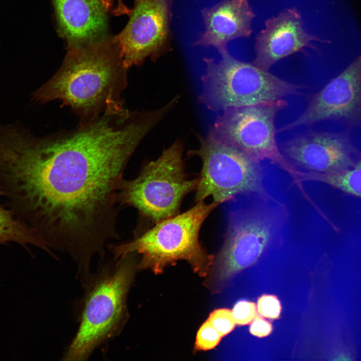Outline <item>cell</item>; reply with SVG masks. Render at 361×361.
Instances as JSON below:
<instances>
[{
    "mask_svg": "<svg viewBox=\"0 0 361 361\" xmlns=\"http://www.w3.org/2000/svg\"><path fill=\"white\" fill-rule=\"evenodd\" d=\"M149 112H106L76 129L36 136L0 127V196L52 250L87 261L119 238L116 197L129 159L155 126Z\"/></svg>",
    "mask_w": 361,
    "mask_h": 361,
    "instance_id": "6da1fadb",
    "label": "cell"
},
{
    "mask_svg": "<svg viewBox=\"0 0 361 361\" xmlns=\"http://www.w3.org/2000/svg\"><path fill=\"white\" fill-rule=\"evenodd\" d=\"M127 70L113 41L69 46L60 68L33 93L32 100H60L79 116V125H85L104 113L126 109L121 95Z\"/></svg>",
    "mask_w": 361,
    "mask_h": 361,
    "instance_id": "7a4b0ae2",
    "label": "cell"
},
{
    "mask_svg": "<svg viewBox=\"0 0 361 361\" xmlns=\"http://www.w3.org/2000/svg\"><path fill=\"white\" fill-rule=\"evenodd\" d=\"M135 267L133 255L114 258L82 283L79 325L64 360H87L97 347L120 332L127 317L126 298Z\"/></svg>",
    "mask_w": 361,
    "mask_h": 361,
    "instance_id": "3957f363",
    "label": "cell"
},
{
    "mask_svg": "<svg viewBox=\"0 0 361 361\" xmlns=\"http://www.w3.org/2000/svg\"><path fill=\"white\" fill-rule=\"evenodd\" d=\"M218 205L214 202H198L187 211L156 223L132 240L110 245L109 248L114 258L140 255L138 268L148 269L156 274L168 265L184 260L195 273L204 277L213 264L214 257L202 247L199 232L205 220Z\"/></svg>",
    "mask_w": 361,
    "mask_h": 361,
    "instance_id": "277c9868",
    "label": "cell"
},
{
    "mask_svg": "<svg viewBox=\"0 0 361 361\" xmlns=\"http://www.w3.org/2000/svg\"><path fill=\"white\" fill-rule=\"evenodd\" d=\"M220 55L219 61L213 58L203 59L205 67L198 101L212 112L300 95L301 90L307 88L285 81L252 63L236 59L229 52Z\"/></svg>",
    "mask_w": 361,
    "mask_h": 361,
    "instance_id": "5b68a950",
    "label": "cell"
},
{
    "mask_svg": "<svg viewBox=\"0 0 361 361\" xmlns=\"http://www.w3.org/2000/svg\"><path fill=\"white\" fill-rule=\"evenodd\" d=\"M183 144L175 141L131 180L123 179L116 194L120 206H131L156 223L176 215L184 198L196 189L198 178L185 173Z\"/></svg>",
    "mask_w": 361,
    "mask_h": 361,
    "instance_id": "8992f818",
    "label": "cell"
},
{
    "mask_svg": "<svg viewBox=\"0 0 361 361\" xmlns=\"http://www.w3.org/2000/svg\"><path fill=\"white\" fill-rule=\"evenodd\" d=\"M289 217L286 206L259 198L228 215L225 239L215 261L218 281L253 264L271 243L281 240Z\"/></svg>",
    "mask_w": 361,
    "mask_h": 361,
    "instance_id": "52a82bcc",
    "label": "cell"
},
{
    "mask_svg": "<svg viewBox=\"0 0 361 361\" xmlns=\"http://www.w3.org/2000/svg\"><path fill=\"white\" fill-rule=\"evenodd\" d=\"M197 137L198 148L189 152L199 156L202 162L196 188L197 202L212 197L219 205L233 201L239 195L250 194L275 200L264 187L260 162L209 134L205 137Z\"/></svg>",
    "mask_w": 361,
    "mask_h": 361,
    "instance_id": "ba28073f",
    "label": "cell"
},
{
    "mask_svg": "<svg viewBox=\"0 0 361 361\" xmlns=\"http://www.w3.org/2000/svg\"><path fill=\"white\" fill-rule=\"evenodd\" d=\"M288 106L283 98L227 108L218 113L208 134L239 149L255 161L269 160L293 179L298 169L284 156L276 139L275 119Z\"/></svg>",
    "mask_w": 361,
    "mask_h": 361,
    "instance_id": "9c48e42d",
    "label": "cell"
},
{
    "mask_svg": "<svg viewBox=\"0 0 361 361\" xmlns=\"http://www.w3.org/2000/svg\"><path fill=\"white\" fill-rule=\"evenodd\" d=\"M172 0H135L123 30L113 40L128 69L168 52Z\"/></svg>",
    "mask_w": 361,
    "mask_h": 361,
    "instance_id": "30bf717a",
    "label": "cell"
},
{
    "mask_svg": "<svg viewBox=\"0 0 361 361\" xmlns=\"http://www.w3.org/2000/svg\"><path fill=\"white\" fill-rule=\"evenodd\" d=\"M307 101L304 112L277 132L324 120L338 122L348 130L361 128V56L321 90L309 95Z\"/></svg>",
    "mask_w": 361,
    "mask_h": 361,
    "instance_id": "8fae6325",
    "label": "cell"
},
{
    "mask_svg": "<svg viewBox=\"0 0 361 361\" xmlns=\"http://www.w3.org/2000/svg\"><path fill=\"white\" fill-rule=\"evenodd\" d=\"M349 131L310 130L284 142L280 150L292 164L308 171H341L352 167L361 157V152L351 142Z\"/></svg>",
    "mask_w": 361,
    "mask_h": 361,
    "instance_id": "7c38bea8",
    "label": "cell"
},
{
    "mask_svg": "<svg viewBox=\"0 0 361 361\" xmlns=\"http://www.w3.org/2000/svg\"><path fill=\"white\" fill-rule=\"evenodd\" d=\"M321 41L303 28L300 12L295 7L286 8L265 22L264 28L257 35L255 57L252 63L269 71L279 60L292 54H306L305 49L317 50L312 42Z\"/></svg>",
    "mask_w": 361,
    "mask_h": 361,
    "instance_id": "4fadbf2b",
    "label": "cell"
},
{
    "mask_svg": "<svg viewBox=\"0 0 361 361\" xmlns=\"http://www.w3.org/2000/svg\"><path fill=\"white\" fill-rule=\"evenodd\" d=\"M201 14L205 31L193 46L213 47L222 54L228 52L230 41L249 38L253 32L252 22L255 15L248 0H223L204 8Z\"/></svg>",
    "mask_w": 361,
    "mask_h": 361,
    "instance_id": "5bb4252c",
    "label": "cell"
},
{
    "mask_svg": "<svg viewBox=\"0 0 361 361\" xmlns=\"http://www.w3.org/2000/svg\"><path fill=\"white\" fill-rule=\"evenodd\" d=\"M60 32L69 46L105 39L109 0H52Z\"/></svg>",
    "mask_w": 361,
    "mask_h": 361,
    "instance_id": "9a60e30c",
    "label": "cell"
},
{
    "mask_svg": "<svg viewBox=\"0 0 361 361\" xmlns=\"http://www.w3.org/2000/svg\"><path fill=\"white\" fill-rule=\"evenodd\" d=\"M317 182L327 185L345 194L361 199V157L345 170L333 173H319L299 170L294 182Z\"/></svg>",
    "mask_w": 361,
    "mask_h": 361,
    "instance_id": "2e32d148",
    "label": "cell"
},
{
    "mask_svg": "<svg viewBox=\"0 0 361 361\" xmlns=\"http://www.w3.org/2000/svg\"><path fill=\"white\" fill-rule=\"evenodd\" d=\"M14 243L28 248L32 245L47 252L44 242L10 210L0 204V245Z\"/></svg>",
    "mask_w": 361,
    "mask_h": 361,
    "instance_id": "e0dca14e",
    "label": "cell"
},
{
    "mask_svg": "<svg viewBox=\"0 0 361 361\" xmlns=\"http://www.w3.org/2000/svg\"><path fill=\"white\" fill-rule=\"evenodd\" d=\"M222 336L207 320L199 329L196 337V347L198 350H207L218 345Z\"/></svg>",
    "mask_w": 361,
    "mask_h": 361,
    "instance_id": "ac0fdd59",
    "label": "cell"
},
{
    "mask_svg": "<svg viewBox=\"0 0 361 361\" xmlns=\"http://www.w3.org/2000/svg\"><path fill=\"white\" fill-rule=\"evenodd\" d=\"M208 320L222 337L231 332L236 323L232 311L225 308L214 311L210 314Z\"/></svg>",
    "mask_w": 361,
    "mask_h": 361,
    "instance_id": "d6986e66",
    "label": "cell"
},
{
    "mask_svg": "<svg viewBox=\"0 0 361 361\" xmlns=\"http://www.w3.org/2000/svg\"><path fill=\"white\" fill-rule=\"evenodd\" d=\"M232 312L236 324L247 325L250 323L257 315L256 306L254 302L241 300L235 305Z\"/></svg>",
    "mask_w": 361,
    "mask_h": 361,
    "instance_id": "ffe728a7",
    "label": "cell"
},
{
    "mask_svg": "<svg viewBox=\"0 0 361 361\" xmlns=\"http://www.w3.org/2000/svg\"><path fill=\"white\" fill-rule=\"evenodd\" d=\"M258 312L270 319H277L280 314L281 306L278 298L274 295L264 294L257 301Z\"/></svg>",
    "mask_w": 361,
    "mask_h": 361,
    "instance_id": "44dd1931",
    "label": "cell"
},
{
    "mask_svg": "<svg viewBox=\"0 0 361 361\" xmlns=\"http://www.w3.org/2000/svg\"><path fill=\"white\" fill-rule=\"evenodd\" d=\"M272 331L271 323L256 315L250 327V333L259 337L268 336Z\"/></svg>",
    "mask_w": 361,
    "mask_h": 361,
    "instance_id": "7402d4cb",
    "label": "cell"
}]
</instances>
